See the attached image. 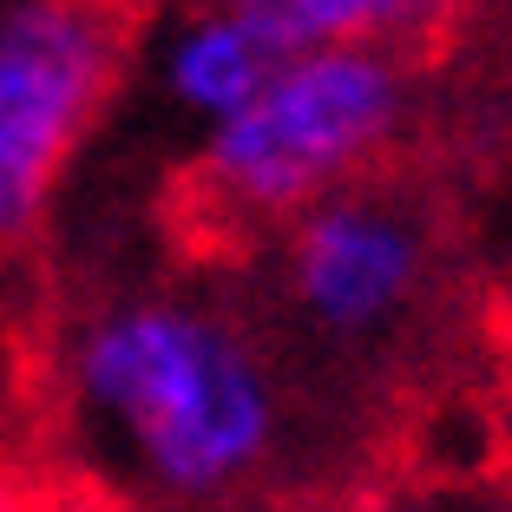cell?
<instances>
[{"mask_svg": "<svg viewBox=\"0 0 512 512\" xmlns=\"http://www.w3.org/2000/svg\"><path fill=\"white\" fill-rule=\"evenodd\" d=\"M132 53L138 27L99 0H0V256L46 230Z\"/></svg>", "mask_w": 512, "mask_h": 512, "instance_id": "277c9868", "label": "cell"}, {"mask_svg": "<svg viewBox=\"0 0 512 512\" xmlns=\"http://www.w3.org/2000/svg\"><path fill=\"white\" fill-rule=\"evenodd\" d=\"M132 66L151 79V99L165 106V119L191 145L197 132H211L217 119L250 99L270 79L276 53L230 14L224 0H171L145 20V46Z\"/></svg>", "mask_w": 512, "mask_h": 512, "instance_id": "5b68a950", "label": "cell"}, {"mask_svg": "<svg viewBox=\"0 0 512 512\" xmlns=\"http://www.w3.org/2000/svg\"><path fill=\"white\" fill-rule=\"evenodd\" d=\"M329 512H460L447 493H427V486H401V480H388V486H362V493H348L342 506H329Z\"/></svg>", "mask_w": 512, "mask_h": 512, "instance_id": "52a82bcc", "label": "cell"}, {"mask_svg": "<svg viewBox=\"0 0 512 512\" xmlns=\"http://www.w3.org/2000/svg\"><path fill=\"white\" fill-rule=\"evenodd\" d=\"M46 512H138V506H119L106 493H73V486H53V506Z\"/></svg>", "mask_w": 512, "mask_h": 512, "instance_id": "9c48e42d", "label": "cell"}, {"mask_svg": "<svg viewBox=\"0 0 512 512\" xmlns=\"http://www.w3.org/2000/svg\"><path fill=\"white\" fill-rule=\"evenodd\" d=\"M421 119L407 53H283L230 119L184 145L178 197L211 243H270L322 197L388 178Z\"/></svg>", "mask_w": 512, "mask_h": 512, "instance_id": "7a4b0ae2", "label": "cell"}, {"mask_svg": "<svg viewBox=\"0 0 512 512\" xmlns=\"http://www.w3.org/2000/svg\"><path fill=\"white\" fill-rule=\"evenodd\" d=\"M230 14L283 53H335V46H368V53H407L440 40L460 0H224Z\"/></svg>", "mask_w": 512, "mask_h": 512, "instance_id": "8992f818", "label": "cell"}, {"mask_svg": "<svg viewBox=\"0 0 512 512\" xmlns=\"http://www.w3.org/2000/svg\"><path fill=\"white\" fill-rule=\"evenodd\" d=\"M499 375H506V388H512V289H506V302H499Z\"/></svg>", "mask_w": 512, "mask_h": 512, "instance_id": "8fae6325", "label": "cell"}, {"mask_svg": "<svg viewBox=\"0 0 512 512\" xmlns=\"http://www.w3.org/2000/svg\"><path fill=\"white\" fill-rule=\"evenodd\" d=\"M99 7H112L119 20H132V27H145V20L158 14V7H171V0H99Z\"/></svg>", "mask_w": 512, "mask_h": 512, "instance_id": "30bf717a", "label": "cell"}, {"mask_svg": "<svg viewBox=\"0 0 512 512\" xmlns=\"http://www.w3.org/2000/svg\"><path fill=\"white\" fill-rule=\"evenodd\" d=\"M46 440L73 493L138 512H250L302 440L276 335L197 276H132L53 322Z\"/></svg>", "mask_w": 512, "mask_h": 512, "instance_id": "6da1fadb", "label": "cell"}, {"mask_svg": "<svg viewBox=\"0 0 512 512\" xmlns=\"http://www.w3.org/2000/svg\"><path fill=\"white\" fill-rule=\"evenodd\" d=\"M440 283L434 217L401 178L322 197L270 237V302L329 362H375L421 329Z\"/></svg>", "mask_w": 512, "mask_h": 512, "instance_id": "3957f363", "label": "cell"}, {"mask_svg": "<svg viewBox=\"0 0 512 512\" xmlns=\"http://www.w3.org/2000/svg\"><path fill=\"white\" fill-rule=\"evenodd\" d=\"M46 506H53V486L33 467H20V460L0 453V512H46Z\"/></svg>", "mask_w": 512, "mask_h": 512, "instance_id": "ba28073f", "label": "cell"}]
</instances>
